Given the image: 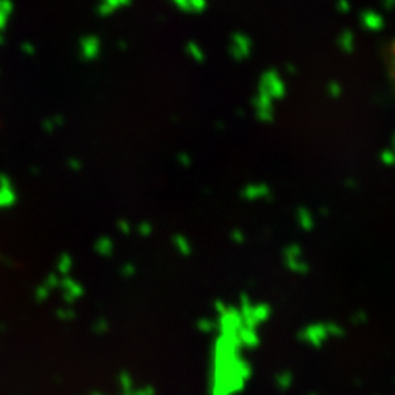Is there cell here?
<instances>
[{
	"label": "cell",
	"instance_id": "6da1fadb",
	"mask_svg": "<svg viewBox=\"0 0 395 395\" xmlns=\"http://www.w3.org/2000/svg\"><path fill=\"white\" fill-rule=\"evenodd\" d=\"M390 64H392L395 71V40L392 41V47H390Z\"/></svg>",
	"mask_w": 395,
	"mask_h": 395
}]
</instances>
